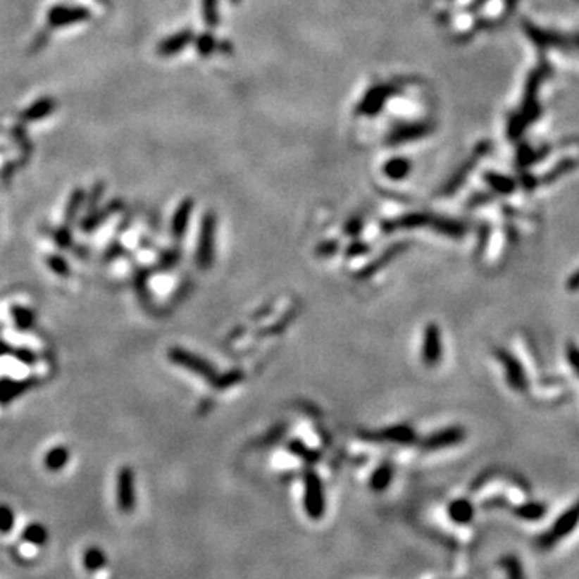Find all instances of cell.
<instances>
[{
	"instance_id": "cell-1",
	"label": "cell",
	"mask_w": 579,
	"mask_h": 579,
	"mask_svg": "<svg viewBox=\"0 0 579 579\" xmlns=\"http://www.w3.org/2000/svg\"><path fill=\"white\" fill-rule=\"evenodd\" d=\"M579 525V499L578 501L565 510L564 513L559 515V518L550 525L549 530H546L542 535H539L535 539V547L539 552H547V550L554 549L557 544L570 536L573 531L576 530Z\"/></svg>"
},
{
	"instance_id": "cell-2",
	"label": "cell",
	"mask_w": 579,
	"mask_h": 579,
	"mask_svg": "<svg viewBox=\"0 0 579 579\" xmlns=\"http://www.w3.org/2000/svg\"><path fill=\"white\" fill-rule=\"evenodd\" d=\"M304 510L311 520H320L325 513V492L323 485L316 472L304 475Z\"/></svg>"
},
{
	"instance_id": "cell-3",
	"label": "cell",
	"mask_w": 579,
	"mask_h": 579,
	"mask_svg": "<svg viewBox=\"0 0 579 579\" xmlns=\"http://www.w3.org/2000/svg\"><path fill=\"white\" fill-rule=\"evenodd\" d=\"M169 359H171L174 364L182 366L184 368H187V371L197 373L198 377L208 380L209 383H213L216 377H218L216 368L209 364L208 361H204L203 357L193 354L190 353V351H187L184 348L169 349Z\"/></svg>"
},
{
	"instance_id": "cell-4",
	"label": "cell",
	"mask_w": 579,
	"mask_h": 579,
	"mask_svg": "<svg viewBox=\"0 0 579 579\" xmlns=\"http://www.w3.org/2000/svg\"><path fill=\"white\" fill-rule=\"evenodd\" d=\"M214 230H216V219L213 213H208L203 216L200 237H198V248H197V264L201 269L211 268L214 261Z\"/></svg>"
},
{
	"instance_id": "cell-5",
	"label": "cell",
	"mask_w": 579,
	"mask_h": 579,
	"mask_svg": "<svg viewBox=\"0 0 579 579\" xmlns=\"http://www.w3.org/2000/svg\"><path fill=\"white\" fill-rule=\"evenodd\" d=\"M496 357L505 368V378H507L510 388L518 391V393H523V391H526L528 378H526L523 366L520 364V361L516 359L512 353H509L507 349H502V348L496 349Z\"/></svg>"
},
{
	"instance_id": "cell-6",
	"label": "cell",
	"mask_w": 579,
	"mask_h": 579,
	"mask_svg": "<svg viewBox=\"0 0 579 579\" xmlns=\"http://www.w3.org/2000/svg\"><path fill=\"white\" fill-rule=\"evenodd\" d=\"M442 357L441 330L436 323H428L423 332L422 361L427 367H436Z\"/></svg>"
},
{
	"instance_id": "cell-7",
	"label": "cell",
	"mask_w": 579,
	"mask_h": 579,
	"mask_svg": "<svg viewBox=\"0 0 579 579\" xmlns=\"http://www.w3.org/2000/svg\"><path fill=\"white\" fill-rule=\"evenodd\" d=\"M118 507L123 513H130L135 509V478L132 468L123 467L118 473Z\"/></svg>"
},
{
	"instance_id": "cell-8",
	"label": "cell",
	"mask_w": 579,
	"mask_h": 579,
	"mask_svg": "<svg viewBox=\"0 0 579 579\" xmlns=\"http://www.w3.org/2000/svg\"><path fill=\"white\" fill-rule=\"evenodd\" d=\"M89 18V11L81 7H65V5H56L49 11L47 23L52 27H63L68 25L84 21Z\"/></svg>"
},
{
	"instance_id": "cell-9",
	"label": "cell",
	"mask_w": 579,
	"mask_h": 579,
	"mask_svg": "<svg viewBox=\"0 0 579 579\" xmlns=\"http://www.w3.org/2000/svg\"><path fill=\"white\" fill-rule=\"evenodd\" d=\"M465 440V430L461 427H451L438 431V433H433L428 436L427 440L423 441V449L427 451H436L441 449V447H449L456 446L459 442H462Z\"/></svg>"
},
{
	"instance_id": "cell-10",
	"label": "cell",
	"mask_w": 579,
	"mask_h": 579,
	"mask_svg": "<svg viewBox=\"0 0 579 579\" xmlns=\"http://www.w3.org/2000/svg\"><path fill=\"white\" fill-rule=\"evenodd\" d=\"M368 440L382 441V442H397V444H411L416 440V433L409 425H396L385 430L375 431V433L367 435Z\"/></svg>"
},
{
	"instance_id": "cell-11",
	"label": "cell",
	"mask_w": 579,
	"mask_h": 579,
	"mask_svg": "<svg viewBox=\"0 0 579 579\" xmlns=\"http://www.w3.org/2000/svg\"><path fill=\"white\" fill-rule=\"evenodd\" d=\"M526 32L530 34V37L535 41L537 45L547 49V47H555V49H565L566 47V39L564 36H560L559 32L541 30V27L535 26H528Z\"/></svg>"
},
{
	"instance_id": "cell-12",
	"label": "cell",
	"mask_w": 579,
	"mask_h": 579,
	"mask_svg": "<svg viewBox=\"0 0 579 579\" xmlns=\"http://www.w3.org/2000/svg\"><path fill=\"white\" fill-rule=\"evenodd\" d=\"M34 385V380H23V382H16L11 378L0 380V404H8L15 397L21 396L25 391H27Z\"/></svg>"
},
{
	"instance_id": "cell-13",
	"label": "cell",
	"mask_w": 579,
	"mask_h": 579,
	"mask_svg": "<svg viewBox=\"0 0 579 579\" xmlns=\"http://www.w3.org/2000/svg\"><path fill=\"white\" fill-rule=\"evenodd\" d=\"M447 515L457 525H468L475 516V507L468 499H456L447 507Z\"/></svg>"
},
{
	"instance_id": "cell-14",
	"label": "cell",
	"mask_w": 579,
	"mask_h": 579,
	"mask_svg": "<svg viewBox=\"0 0 579 579\" xmlns=\"http://www.w3.org/2000/svg\"><path fill=\"white\" fill-rule=\"evenodd\" d=\"M512 512H513V515L516 516V518H521L525 521H537V520H542L544 516H546L547 505L544 502L530 501V502L516 505V507L512 509Z\"/></svg>"
},
{
	"instance_id": "cell-15",
	"label": "cell",
	"mask_w": 579,
	"mask_h": 579,
	"mask_svg": "<svg viewBox=\"0 0 579 579\" xmlns=\"http://www.w3.org/2000/svg\"><path fill=\"white\" fill-rule=\"evenodd\" d=\"M192 208H193V201L192 200H185V201H182L179 204L178 211H175L174 218H173V224H171L173 237L175 238V240H180V238H184L187 225H189Z\"/></svg>"
},
{
	"instance_id": "cell-16",
	"label": "cell",
	"mask_w": 579,
	"mask_h": 579,
	"mask_svg": "<svg viewBox=\"0 0 579 579\" xmlns=\"http://www.w3.org/2000/svg\"><path fill=\"white\" fill-rule=\"evenodd\" d=\"M68 461H70V449L66 446H56L47 452L44 463L45 468L50 470V472H58L65 467Z\"/></svg>"
},
{
	"instance_id": "cell-17",
	"label": "cell",
	"mask_w": 579,
	"mask_h": 579,
	"mask_svg": "<svg viewBox=\"0 0 579 579\" xmlns=\"http://www.w3.org/2000/svg\"><path fill=\"white\" fill-rule=\"evenodd\" d=\"M190 37L192 36H190L189 31L175 34V36L166 39V41H163L160 45H158V54L163 55V56L178 54L179 50H182L185 45L190 42Z\"/></svg>"
},
{
	"instance_id": "cell-18",
	"label": "cell",
	"mask_w": 579,
	"mask_h": 579,
	"mask_svg": "<svg viewBox=\"0 0 579 579\" xmlns=\"http://www.w3.org/2000/svg\"><path fill=\"white\" fill-rule=\"evenodd\" d=\"M55 110V100L52 99H42L36 101V104L31 105L27 110L23 111V121H37V119H42L47 115H50Z\"/></svg>"
},
{
	"instance_id": "cell-19",
	"label": "cell",
	"mask_w": 579,
	"mask_h": 579,
	"mask_svg": "<svg viewBox=\"0 0 579 579\" xmlns=\"http://www.w3.org/2000/svg\"><path fill=\"white\" fill-rule=\"evenodd\" d=\"M402 249H404V245H393L390 249H386V251L382 254V256H380V259L373 261V263H371V264H367L366 268L362 269V272H359V274H357V277H359V279H367V277H371L372 274H375V272H377L380 268H383L385 264H388L390 261L393 259L397 253L402 251Z\"/></svg>"
},
{
	"instance_id": "cell-20",
	"label": "cell",
	"mask_w": 579,
	"mask_h": 579,
	"mask_svg": "<svg viewBox=\"0 0 579 579\" xmlns=\"http://www.w3.org/2000/svg\"><path fill=\"white\" fill-rule=\"evenodd\" d=\"M499 565L505 571L507 579H526L523 565H521L520 559L513 554H507L499 560Z\"/></svg>"
},
{
	"instance_id": "cell-21",
	"label": "cell",
	"mask_w": 579,
	"mask_h": 579,
	"mask_svg": "<svg viewBox=\"0 0 579 579\" xmlns=\"http://www.w3.org/2000/svg\"><path fill=\"white\" fill-rule=\"evenodd\" d=\"M391 480H393V467L390 463H383L373 472L371 478V487L373 491L382 492L390 486Z\"/></svg>"
},
{
	"instance_id": "cell-22",
	"label": "cell",
	"mask_w": 579,
	"mask_h": 579,
	"mask_svg": "<svg viewBox=\"0 0 579 579\" xmlns=\"http://www.w3.org/2000/svg\"><path fill=\"white\" fill-rule=\"evenodd\" d=\"M23 539L26 542L34 544V546H44L49 539V533L45 530V526L41 523H31L25 528L23 531Z\"/></svg>"
},
{
	"instance_id": "cell-23",
	"label": "cell",
	"mask_w": 579,
	"mask_h": 579,
	"mask_svg": "<svg viewBox=\"0 0 579 579\" xmlns=\"http://www.w3.org/2000/svg\"><path fill=\"white\" fill-rule=\"evenodd\" d=\"M106 565V555L99 547H89L84 554V566L87 571H99Z\"/></svg>"
},
{
	"instance_id": "cell-24",
	"label": "cell",
	"mask_w": 579,
	"mask_h": 579,
	"mask_svg": "<svg viewBox=\"0 0 579 579\" xmlns=\"http://www.w3.org/2000/svg\"><path fill=\"white\" fill-rule=\"evenodd\" d=\"M486 182L491 185V189L494 192L502 193V195H509V193H512L515 190V180L496 173L486 174Z\"/></svg>"
},
{
	"instance_id": "cell-25",
	"label": "cell",
	"mask_w": 579,
	"mask_h": 579,
	"mask_svg": "<svg viewBox=\"0 0 579 579\" xmlns=\"http://www.w3.org/2000/svg\"><path fill=\"white\" fill-rule=\"evenodd\" d=\"M430 216L427 214H407L404 218L397 219L396 223L390 224L388 229H396V227H399V229H412V227H420V225H427L430 224Z\"/></svg>"
},
{
	"instance_id": "cell-26",
	"label": "cell",
	"mask_w": 579,
	"mask_h": 579,
	"mask_svg": "<svg viewBox=\"0 0 579 579\" xmlns=\"http://www.w3.org/2000/svg\"><path fill=\"white\" fill-rule=\"evenodd\" d=\"M82 203H84V190L82 189H76L75 192H73V195H71L70 201H68V206H66V213H65L66 227L76 219V216L79 213V209H81Z\"/></svg>"
},
{
	"instance_id": "cell-27",
	"label": "cell",
	"mask_w": 579,
	"mask_h": 579,
	"mask_svg": "<svg viewBox=\"0 0 579 579\" xmlns=\"http://www.w3.org/2000/svg\"><path fill=\"white\" fill-rule=\"evenodd\" d=\"M11 316L15 319V325L20 328V330H30L34 325V312L27 308H20V306H15L11 309Z\"/></svg>"
},
{
	"instance_id": "cell-28",
	"label": "cell",
	"mask_w": 579,
	"mask_h": 579,
	"mask_svg": "<svg viewBox=\"0 0 579 579\" xmlns=\"http://www.w3.org/2000/svg\"><path fill=\"white\" fill-rule=\"evenodd\" d=\"M435 229L440 234L449 235V237H462L465 234V227L457 223V220H446V219H436Z\"/></svg>"
},
{
	"instance_id": "cell-29",
	"label": "cell",
	"mask_w": 579,
	"mask_h": 579,
	"mask_svg": "<svg viewBox=\"0 0 579 579\" xmlns=\"http://www.w3.org/2000/svg\"><path fill=\"white\" fill-rule=\"evenodd\" d=\"M118 208H119V201H115V203H111L108 208L100 209V211L92 213V214H90L89 218L82 223V229H84V230H92V229H95V227L99 225V224L101 223V220H105V218H106L108 214L113 213V211H116Z\"/></svg>"
},
{
	"instance_id": "cell-30",
	"label": "cell",
	"mask_w": 579,
	"mask_h": 579,
	"mask_svg": "<svg viewBox=\"0 0 579 579\" xmlns=\"http://www.w3.org/2000/svg\"><path fill=\"white\" fill-rule=\"evenodd\" d=\"M243 378V373L240 371H230L227 373H223V375H218L216 377L214 382L211 383L216 390H225V388H230V386H234L235 383L240 382Z\"/></svg>"
},
{
	"instance_id": "cell-31",
	"label": "cell",
	"mask_w": 579,
	"mask_h": 579,
	"mask_svg": "<svg viewBox=\"0 0 579 579\" xmlns=\"http://www.w3.org/2000/svg\"><path fill=\"white\" fill-rule=\"evenodd\" d=\"M15 525V513L8 505H0V533H10Z\"/></svg>"
},
{
	"instance_id": "cell-32",
	"label": "cell",
	"mask_w": 579,
	"mask_h": 579,
	"mask_svg": "<svg viewBox=\"0 0 579 579\" xmlns=\"http://www.w3.org/2000/svg\"><path fill=\"white\" fill-rule=\"evenodd\" d=\"M290 451H292L293 454H297L298 457L304 459L306 462H314V461H317V457H319L316 452H312L311 449H308V447H306L303 442H299V441L290 442Z\"/></svg>"
},
{
	"instance_id": "cell-33",
	"label": "cell",
	"mask_w": 579,
	"mask_h": 579,
	"mask_svg": "<svg viewBox=\"0 0 579 579\" xmlns=\"http://www.w3.org/2000/svg\"><path fill=\"white\" fill-rule=\"evenodd\" d=\"M565 354H566V359H568V364L579 377V346L575 343H568L565 348Z\"/></svg>"
},
{
	"instance_id": "cell-34",
	"label": "cell",
	"mask_w": 579,
	"mask_h": 579,
	"mask_svg": "<svg viewBox=\"0 0 579 579\" xmlns=\"http://www.w3.org/2000/svg\"><path fill=\"white\" fill-rule=\"evenodd\" d=\"M47 264L50 266V269H52L55 274H58V275H68V274H70V266H68V263L63 258L49 256Z\"/></svg>"
},
{
	"instance_id": "cell-35",
	"label": "cell",
	"mask_w": 579,
	"mask_h": 579,
	"mask_svg": "<svg viewBox=\"0 0 579 579\" xmlns=\"http://www.w3.org/2000/svg\"><path fill=\"white\" fill-rule=\"evenodd\" d=\"M576 166V163L573 161V160H566V161H561L557 168L554 169L552 173H549L547 175H546V182H550V180H554V179H557V178H560V175H564V174H566V173H570L573 168Z\"/></svg>"
},
{
	"instance_id": "cell-36",
	"label": "cell",
	"mask_w": 579,
	"mask_h": 579,
	"mask_svg": "<svg viewBox=\"0 0 579 579\" xmlns=\"http://www.w3.org/2000/svg\"><path fill=\"white\" fill-rule=\"evenodd\" d=\"M104 190H105V185L104 184H96L92 192H90V197H89V208H96L99 206V201L101 200V195H104Z\"/></svg>"
},
{
	"instance_id": "cell-37",
	"label": "cell",
	"mask_w": 579,
	"mask_h": 579,
	"mask_svg": "<svg viewBox=\"0 0 579 579\" xmlns=\"http://www.w3.org/2000/svg\"><path fill=\"white\" fill-rule=\"evenodd\" d=\"M55 240L58 243V247L61 248H68L71 245V234H70V229L68 227H63V229H60L58 232L55 234Z\"/></svg>"
},
{
	"instance_id": "cell-38",
	"label": "cell",
	"mask_w": 579,
	"mask_h": 579,
	"mask_svg": "<svg viewBox=\"0 0 579 579\" xmlns=\"http://www.w3.org/2000/svg\"><path fill=\"white\" fill-rule=\"evenodd\" d=\"M367 251H368V247L366 245V243L361 242V243H353V245L346 249V254H348V256H359V254H364Z\"/></svg>"
},
{
	"instance_id": "cell-39",
	"label": "cell",
	"mask_w": 579,
	"mask_h": 579,
	"mask_svg": "<svg viewBox=\"0 0 579 579\" xmlns=\"http://www.w3.org/2000/svg\"><path fill=\"white\" fill-rule=\"evenodd\" d=\"M178 258H179V254L175 253V251H168V253H164L163 254V258H161V266L164 269H169V268H173V266L178 263Z\"/></svg>"
},
{
	"instance_id": "cell-40",
	"label": "cell",
	"mask_w": 579,
	"mask_h": 579,
	"mask_svg": "<svg viewBox=\"0 0 579 579\" xmlns=\"http://www.w3.org/2000/svg\"><path fill=\"white\" fill-rule=\"evenodd\" d=\"M338 249V243L337 242H328V243H323L319 248H317V254H322V256H330L335 251Z\"/></svg>"
},
{
	"instance_id": "cell-41",
	"label": "cell",
	"mask_w": 579,
	"mask_h": 579,
	"mask_svg": "<svg viewBox=\"0 0 579 579\" xmlns=\"http://www.w3.org/2000/svg\"><path fill=\"white\" fill-rule=\"evenodd\" d=\"M565 287H566V290H568V292H571V293L579 292V269L573 272V274L568 277V280H566Z\"/></svg>"
},
{
	"instance_id": "cell-42",
	"label": "cell",
	"mask_w": 579,
	"mask_h": 579,
	"mask_svg": "<svg viewBox=\"0 0 579 579\" xmlns=\"http://www.w3.org/2000/svg\"><path fill=\"white\" fill-rule=\"evenodd\" d=\"M16 357H18L21 362H25V364H34V361H36V357H34L31 351H27V349L16 351Z\"/></svg>"
},
{
	"instance_id": "cell-43",
	"label": "cell",
	"mask_w": 579,
	"mask_h": 579,
	"mask_svg": "<svg viewBox=\"0 0 579 579\" xmlns=\"http://www.w3.org/2000/svg\"><path fill=\"white\" fill-rule=\"evenodd\" d=\"M361 227H362V223L359 219H353L351 220V223L346 225V234L348 235H356V234H359L361 232Z\"/></svg>"
},
{
	"instance_id": "cell-44",
	"label": "cell",
	"mask_w": 579,
	"mask_h": 579,
	"mask_svg": "<svg viewBox=\"0 0 579 579\" xmlns=\"http://www.w3.org/2000/svg\"><path fill=\"white\" fill-rule=\"evenodd\" d=\"M8 351H10V349H8V346H7V344H4L2 342H0V356L5 354V353H8Z\"/></svg>"
},
{
	"instance_id": "cell-45",
	"label": "cell",
	"mask_w": 579,
	"mask_h": 579,
	"mask_svg": "<svg viewBox=\"0 0 579 579\" xmlns=\"http://www.w3.org/2000/svg\"><path fill=\"white\" fill-rule=\"evenodd\" d=\"M575 44H576V47L579 49V34H576V36H575Z\"/></svg>"
},
{
	"instance_id": "cell-46",
	"label": "cell",
	"mask_w": 579,
	"mask_h": 579,
	"mask_svg": "<svg viewBox=\"0 0 579 579\" xmlns=\"http://www.w3.org/2000/svg\"><path fill=\"white\" fill-rule=\"evenodd\" d=\"M578 2H579V0H578Z\"/></svg>"
}]
</instances>
